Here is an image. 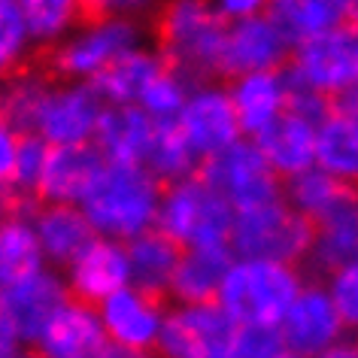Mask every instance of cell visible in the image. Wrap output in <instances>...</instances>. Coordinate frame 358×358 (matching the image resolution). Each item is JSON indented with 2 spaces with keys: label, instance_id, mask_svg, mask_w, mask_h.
<instances>
[{
  "label": "cell",
  "instance_id": "29",
  "mask_svg": "<svg viewBox=\"0 0 358 358\" xmlns=\"http://www.w3.org/2000/svg\"><path fill=\"white\" fill-rule=\"evenodd\" d=\"M164 64V58L158 55V49L152 43H140V46L128 49L119 55L110 67H103L101 73L92 79L103 103H137L143 85L152 79V73Z\"/></svg>",
  "mask_w": 358,
  "mask_h": 358
},
{
  "label": "cell",
  "instance_id": "24",
  "mask_svg": "<svg viewBox=\"0 0 358 358\" xmlns=\"http://www.w3.org/2000/svg\"><path fill=\"white\" fill-rule=\"evenodd\" d=\"M152 124L155 119L137 103H103L92 143L103 155V161L140 164L152 137Z\"/></svg>",
  "mask_w": 358,
  "mask_h": 358
},
{
  "label": "cell",
  "instance_id": "34",
  "mask_svg": "<svg viewBox=\"0 0 358 358\" xmlns=\"http://www.w3.org/2000/svg\"><path fill=\"white\" fill-rule=\"evenodd\" d=\"M189 88H192V79H185L176 67H170L164 61V64L152 73L149 83L143 85V92L137 97V106L146 110L155 122L176 119V113L182 110V103H185Z\"/></svg>",
  "mask_w": 358,
  "mask_h": 358
},
{
  "label": "cell",
  "instance_id": "1",
  "mask_svg": "<svg viewBox=\"0 0 358 358\" xmlns=\"http://www.w3.org/2000/svg\"><path fill=\"white\" fill-rule=\"evenodd\" d=\"M158 201L161 182L143 164L103 161L76 207L94 234L128 243L140 231L155 225Z\"/></svg>",
  "mask_w": 358,
  "mask_h": 358
},
{
  "label": "cell",
  "instance_id": "28",
  "mask_svg": "<svg viewBox=\"0 0 358 358\" xmlns=\"http://www.w3.org/2000/svg\"><path fill=\"white\" fill-rule=\"evenodd\" d=\"M124 249H128L131 282L164 298L170 276H173V267H176V258L182 249H179L164 231H158L155 225L140 231L137 237H131L128 243H124Z\"/></svg>",
  "mask_w": 358,
  "mask_h": 358
},
{
  "label": "cell",
  "instance_id": "38",
  "mask_svg": "<svg viewBox=\"0 0 358 358\" xmlns=\"http://www.w3.org/2000/svg\"><path fill=\"white\" fill-rule=\"evenodd\" d=\"M322 285H325L331 303L337 307L340 319L346 322V328L358 325V267L355 264H343L337 271H331L322 276Z\"/></svg>",
  "mask_w": 358,
  "mask_h": 358
},
{
  "label": "cell",
  "instance_id": "19",
  "mask_svg": "<svg viewBox=\"0 0 358 358\" xmlns=\"http://www.w3.org/2000/svg\"><path fill=\"white\" fill-rule=\"evenodd\" d=\"M103 167V155L94 143L76 146H46L43 167L37 176L34 201L43 203H79L94 173Z\"/></svg>",
  "mask_w": 358,
  "mask_h": 358
},
{
  "label": "cell",
  "instance_id": "37",
  "mask_svg": "<svg viewBox=\"0 0 358 358\" xmlns=\"http://www.w3.org/2000/svg\"><path fill=\"white\" fill-rule=\"evenodd\" d=\"M285 358V346L276 325H237L231 358Z\"/></svg>",
  "mask_w": 358,
  "mask_h": 358
},
{
  "label": "cell",
  "instance_id": "20",
  "mask_svg": "<svg viewBox=\"0 0 358 358\" xmlns=\"http://www.w3.org/2000/svg\"><path fill=\"white\" fill-rule=\"evenodd\" d=\"M316 122L310 113L298 106H285L264 131L255 134V146L262 149L267 164L280 179H289L301 170L313 167V149H316Z\"/></svg>",
  "mask_w": 358,
  "mask_h": 358
},
{
  "label": "cell",
  "instance_id": "43",
  "mask_svg": "<svg viewBox=\"0 0 358 358\" xmlns=\"http://www.w3.org/2000/svg\"><path fill=\"white\" fill-rule=\"evenodd\" d=\"M19 207H24V201L10 189V185L0 182V219H6L13 210H19Z\"/></svg>",
  "mask_w": 358,
  "mask_h": 358
},
{
  "label": "cell",
  "instance_id": "35",
  "mask_svg": "<svg viewBox=\"0 0 358 358\" xmlns=\"http://www.w3.org/2000/svg\"><path fill=\"white\" fill-rule=\"evenodd\" d=\"M34 52L37 49H34L28 28L22 22L19 3L15 0H0V79L31 64Z\"/></svg>",
  "mask_w": 358,
  "mask_h": 358
},
{
  "label": "cell",
  "instance_id": "30",
  "mask_svg": "<svg viewBox=\"0 0 358 358\" xmlns=\"http://www.w3.org/2000/svg\"><path fill=\"white\" fill-rule=\"evenodd\" d=\"M28 207L31 203H24L6 219H0V285H10L46 264L37 234H34Z\"/></svg>",
  "mask_w": 358,
  "mask_h": 358
},
{
  "label": "cell",
  "instance_id": "15",
  "mask_svg": "<svg viewBox=\"0 0 358 358\" xmlns=\"http://www.w3.org/2000/svg\"><path fill=\"white\" fill-rule=\"evenodd\" d=\"M31 352L43 358H106L110 340L101 325L94 303L67 298L43 325Z\"/></svg>",
  "mask_w": 358,
  "mask_h": 358
},
{
  "label": "cell",
  "instance_id": "17",
  "mask_svg": "<svg viewBox=\"0 0 358 358\" xmlns=\"http://www.w3.org/2000/svg\"><path fill=\"white\" fill-rule=\"evenodd\" d=\"M67 294L85 303H101L106 294L131 282L128 249L122 240L94 234L70 262L61 267Z\"/></svg>",
  "mask_w": 358,
  "mask_h": 358
},
{
  "label": "cell",
  "instance_id": "41",
  "mask_svg": "<svg viewBox=\"0 0 358 358\" xmlns=\"http://www.w3.org/2000/svg\"><path fill=\"white\" fill-rule=\"evenodd\" d=\"M213 6H216L225 22H234V19H246V15L264 13L267 0H213Z\"/></svg>",
  "mask_w": 358,
  "mask_h": 358
},
{
  "label": "cell",
  "instance_id": "4",
  "mask_svg": "<svg viewBox=\"0 0 358 358\" xmlns=\"http://www.w3.org/2000/svg\"><path fill=\"white\" fill-rule=\"evenodd\" d=\"M231 219H234V207L198 170L192 176L161 185L155 228L164 231L179 249L228 243Z\"/></svg>",
  "mask_w": 358,
  "mask_h": 358
},
{
  "label": "cell",
  "instance_id": "39",
  "mask_svg": "<svg viewBox=\"0 0 358 358\" xmlns=\"http://www.w3.org/2000/svg\"><path fill=\"white\" fill-rule=\"evenodd\" d=\"M158 3L161 0H85V15H119L146 24Z\"/></svg>",
  "mask_w": 358,
  "mask_h": 358
},
{
  "label": "cell",
  "instance_id": "18",
  "mask_svg": "<svg viewBox=\"0 0 358 358\" xmlns=\"http://www.w3.org/2000/svg\"><path fill=\"white\" fill-rule=\"evenodd\" d=\"M358 101L355 88L328 101L325 115L316 122V149L313 164L325 173L355 182L358 176Z\"/></svg>",
  "mask_w": 358,
  "mask_h": 358
},
{
  "label": "cell",
  "instance_id": "21",
  "mask_svg": "<svg viewBox=\"0 0 358 358\" xmlns=\"http://www.w3.org/2000/svg\"><path fill=\"white\" fill-rule=\"evenodd\" d=\"M228 97L234 106L237 124L243 137H255L264 131L292 97V85L280 70H252V73H240L228 79Z\"/></svg>",
  "mask_w": 358,
  "mask_h": 358
},
{
  "label": "cell",
  "instance_id": "27",
  "mask_svg": "<svg viewBox=\"0 0 358 358\" xmlns=\"http://www.w3.org/2000/svg\"><path fill=\"white\" fill-rule=\"evenodd\" d=\"M352 198H355V182H343V179L319 170L316 164L282 179V201L292 210H298L307 222L325 219L328 213H334Z\"/></svg>",
  "mask_w": 358,
  "mask_h": 358
},
{
  "label": "cell",
  "instance_id": "33",
  "mask_svg": "<svg viewBox=\"0 0 358 358\" xmlns=\"http://www.w3.org/2000/svg\"><path fill=\"white\" fill-rule=\"evenodd\" d=\"M52 76L46 67H34L24 64L19 70H13L10 76L0 79V113L10 119L22 134H31L34 128V115L43 101V94L49 92Z\"/></svg>",
  "mask_w": 358,
  "mask_h": 358
},
{
  "label": "cell",
  "instance_id": "9",
  "mask_svg": "<svg viewBox=\"0 0 358 358\" xmlns=\"http://www.w3.org/2000/svg\"><path fill=\"white\" fill-rule=\"evenodd\" d=\"M198 173L225 198L234 210L273 201L282 194V179L273 173L252 137H240L231 146L201 158Z\"/></svg>",
  "mask_w": 358,
  "mask_h": 358
},
{
  "label": "cell",
  "instance_id": "8",
  "mask_svg": "<svg viewBox=\"0 0 358 358\" xmlns=\"http://www.w3.org/2000/svg\"><path fill=\"white\" fill-rule=\"evenodd\" d=\"M276 328L289 358H340L355 352L352 328L340 319L322 282L303 280Z\"/></svg>",
  "mask_w": 358,
  "mask_h": 358
},
{
  "label": "cell",
  "instance_id": "3",
  "mask_svg": "<svg viewBox=\"0 0 358 358\" xmlns=\"http://www.w3.org/2000/svg\"><path fill=\"white\" fill-rule=\"evenodd\" d=\"M303 280L301 264L234 255L219 282L216 303L237 325H276Z\"/></svg>",
  "mask_w": 358,
  "mask_h": 358
},
{
  "label": "cell",
  "instance_id": "11",
  "mask_svg": "<svg viewBox=\"0 0 358 358\" xmlns=\"http://www.w3.org/2000/svg\"><path fill=\"white\" fill-rule=\"evenodd\" d=\"M97 307L101 325L110 340V355H152L158 346L161 322H164V298L152 294L140 285H122L113 294H106Z\"/></svg>",
  "mask_w": 358,
  "mask_h": 358
},
{
  "label": "cell",
  "instance_id": "26",
  "mask_svg": "<svg viewBox=\"0 0 358 358\" xmlns=\"http://www.w3.org/2000/svg\"><path fill=\"white\" fill-rule=\"evenodd\" d=\"M355 10L358 0H267L264 13L294 46L313 34L334 28V24L355 22Z\"/></svg>",
  "mask_w": 358,
  "mask_h": 358
},
{
  "label": "cell",
  "instance_id": "16",
  "mask_svg": "<svg viewBox=\"0 0 358 358\" xmlns=\"http://www.w3.org/2000/svg\"><path fill=\"white\" fill-rule=\"evenodd\" d=\"M67 298L70 294H67L64 276L52 264H43L40 271L22 276V280H15L10 285H0V307H3L6 319L15 328L24 349H31L43 325L49 322V316Z\"/></svg>",
  "mask_w": 358,
  "mask_h": 358
},
{
  "label": "cell",
  "instance_id": "31",
  "mask_svg": "<svg viewBox=\"0 0 358 358\" xmlns=\"http://www.w3.org/2000/svg\"><path fill=\"white\" fill-rule=\"evenodd\" d=\"M140 164L146 167L161 185H167V182H173V179L192 176L194 170H198L201 158L194 155L189 140L182 137L179 124L173 119H164V122L152 124V137H149V146L143 152Z\"/></svg>",
  "mask_w": 358,
  "mask_h": 358
},
{
  "label": "cell",
  "instance_id": "23",
  "mask_svg": "<svg viewBox=\"0 0 358 358\" xmlns=\"http://www.w3.org/2000/svg\"><path fill=\"white\" fill-rule=\"evenodd\" d=\"M358 255V198L346 201L343 207L328 213L325 219L313 222L310 249L303 255V264L319 280L343 264H355Z\"/></svg>",
  "mask_w": 358,
  "mask_h": 358
},
{
  "label": "cell",
  "instance_id": "13",
  "mask_svg": "<svg viewBox=\"0 0 358 358\" xmlns=\"http://www.w3.org/2000/svg\"><path fill=\"white\" fill-rule=\"evenodd\" d=\"M173 122L179 124L182 137L189 140V146L194 149L198 158H207L243 137L228 97V85L222 79H198V83H192L182 110L176 113Z\"/></svg>",
  "mask_w": 358,
  "mask_h": 358
},
{
  "label": "cell",
  "instance_id": "22",
  "mask_svg": "<svg viewBox=\"0 0 358 358\" xmlns=\"http://www.w3.org/2000/svg\"><path fill=\"white\" fill-rule=\"evenodd\" d=\"M28 216H31L43 258H46V264L58 267V271L94 237L92 225H88V219L83 216V210L76 203L34 201L28 207Z\"/></svg>",
  "mask_w": 358,
  "mask_h": 358
},
{
  "label": "cell",
  "instance_id": "40",
  "mask_svg": "<svg viewBox=\"0 0 358 358\" xmlns=\"http://www.w3.org/2000/svg\"><path fill=\"white\" fill-rule=\"evenodd\" d=\"M19 143H22V131L0 113V182L10 185L13 179V167H15V155H19Z\"/></svg>",
  "mask_w": 358,
  "mask_h": 358
},
{
  "label": "cell",
  "instance_id": "42",
  "mask_svg": "<svg viewBox=\"0 0 358 358\" xmlns=\"http://www.w3.org/2000/svg\"><path fill=\"white\" fill-rule=\"evenodd\" d=\"M24 346L19 334H15V328L10 325V319H6L3 307H0V358H13V355H22Z\"/></svg>",
  "mask_w": 358,
  "mask_h": 358
},
{
  "label": "cell",
  "instance_id": "5",
  "mask_svg": "<svg viewBox=\"0 0 358 358\" xmlns=\"http://www.w3.org/2000/svg\"><path fill=\"white\" fill-rule=\"evenodd\" d=\"M146 40L149 31L143 22L119 19V15H83V22L46 52V70L58 79L92 83L103 67H110L119 55Z\"/></svg>",
  "mask_w": 358,
  "mask_h": 358
},
{
  "label": "cell",
  "instance_id": "25",
  "mask_svg": "<svg viewBox=\"0 0 358 358\" xmlns=\"http://www.w3.org/2000/svg\"><path fill=\"white\" fill-rule=\"evenodd\" d=\"M234 252L228 243L216 246H189L176 258L173 276H170L167 294L173 303H192V301H216L219 282L225 276Z\"/></svg>",
  "mask_w": 358,
  "mask_h": 358
},
{
  "label": "cell",
  "instance_id": "10",
  "mask_svg": "<svg viewBox=\"0 0 358 358\" xmlns=\"http://www.w3.org/2000/svg\"><path fill=\"white\" fill-rule=\"evenodd\" d=\"M237 322L216 301L173 303L164 310L155 352L167 358H231Z\"/></svg>",
  "mask_w": 358,
  "mask_h": 358
},
{
  "label": "cell",
  "instance_id": "7",
  "mask_svg": "<svg viewBox=\"0 0 358 358\" xmlns=\"http://www.w3.org/2000/svg\"><path fill=\"white\" fill-rule=\"evenodd\" d=\"M313 222L280 198L234 210L228 231V249L240 258H273V262L303 264L310 249Z\"/></svg>",
  "mask_w": 358,
  "mask_h": 358
},
{
  "label": "cell",
  "instance_id": "6",
  "mask_svg": "<svg viewBox=\"0 0 358 358\" xmlns=\"http://www.w3.org/2000/svg\"><path fill=\"white\" fill-rule=\"evenodd\" d=\"M282 73L292 88L331 97L352 92L358 85V31L355 22L334 24L313 37L294 43Z\"/></svg>",
  "mask_w": 358,
  "mask_h": 358
},
{
  "label": "cell",
  "instance_id": "14",
  "mask_svg": "<svg viewBox=\"0 0 358 358\" xmlns=\"http://www.w3.org/2000/svg\"><path fill=\"white\" fill-rule=\"evenodd\" d=\"M289 52L292 43L267 13L234 19L225 24V37H222L219 79L252 73V70H280Z\"/></svg>",
  "mask_w": 358,
  "mask_h": 358
},
{
  "label": "cell",
  "instance_id": "32",
  "mask_svg": "<svg viewBox=\"0 0 358 358\" xmlns=\"http://www.w3.org/2000/svg\"><path fill=\"white\" fill-rule=\"evenodd\" d=\"M15 3L37 52L58 46L85 15V0H15Z\"/></svg>",
  "mask_w": 358,
  "mask_h": 358
},
{
  "label": "cell",
  "instance_id": "12",
  "mask_svg": "<svg viewBox=\"0 0 358 358\" xmlns=\"http://www.w3.org/2000/svg\"><path fill=\"white\" fill-rule=\"evenodd\" d=\"M101 110H103V101L92 83L55 76L49 92L43 94V101L37 106L31 134H37L49 146L92 143Z\"/></svg>",
  "mask_w": 358,
  "mask_h": 358
},
{
  "label": "cell",
  "instance_id": "36",
  "mask_svg": "<svg viewBox=\"0 0 358 358\" xmlns=\"http://www.w3.org/2000/svg\"><path fill=\"white\" fill-rule=\"evenodd\" d=\"M46 146H49V143H43L37 134H22L19 155H15L13 179H10V189L19 194L24 203H34V189H37V176H40V167H43Z\"/></svg>",
  "mask_w": 358,
  "mask_h": 358
},
{
  "label": "cell",
  "instance_id": "2",
  "mask_svg": "<svg viewBox=\"0 0 358 358\" xmlns=\"http://www.w3.org/2000/svg\"><path fill=\"white\" fill-rule=\"evenodd\" d=\"M149 22V43L170 67L192 83L219 79V52L228 22L213 0H161Z\"/></svg>",
  "mask_w": 358,
  "mask_h": 358
}]
</instances>
